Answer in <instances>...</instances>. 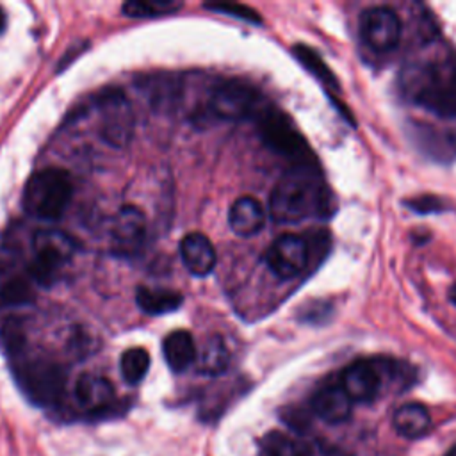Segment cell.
I'll list each match as a JSON object with an SVG mask.
<instances>
[{
    "instance_id": "cell-25",
    "label": "cell",
    "mask_w": 456,
    "mask_h": 456,
    "mask_svg": "<svg viewBox=\"0 0 456 456\" xmlns=\"http://www.w3.org/2000/svg\"><path fill=\"white\" fill-rule=\"evenodd\" d=\"M182 9V2L175 0H150V2H139L132 0L123 4L121 11L125 16L130 18H159L167 16Z\"/></svg>"
},
{
    "instance_id": "cell-3",
    "label": "cell",
    "mask_w": 456,
    "mask_h": 456,
    "mask_svg": "<svg viewBox=\"0 0 456 456\" xmlns=\"http://www.w3.org/2000/svg\"><path fill=\"white\" fill-rule=\"evenodd\" d=\"M73 196V182L61 167L36 171L23 189V208L32 217L57 221L66 212Z\"/></svg>"
},
{
    "instance_id": "cell-26",
    "label": "cell",
    "mask_w": 456,
    "mask_h": 456,
    "mask_svg": "<svg viewBox=\"0 0 456 456\" xmlns=\"http://www.w3.org/2000/svg\"><path fill=\"white\" fill-rule=\"evenodd\" d=\"M150 369V354L142 347H130L119 358V370L126 383H139Z\"/></svg>"
},
{
    "instance_id": "cell-12",
    "label": "cell",
    "mask_w": 456,
    "mask_h": 456,
    "mask_svg": "<svg viewBox=\"0 0 456 456\" xmlns=\"http://www.w3.org/2000/svg\"><path fill=\"white\" fill-rule=\"evenodd\" d=\"M351 401L369 403L381 388V374L369 360H358L347 365L342 372V385Z\"/></svg>"
},
{
    "instance_id": "cell-4",
    "label": "cell",
    "mask_w": 456,
    "mask_h": 456,
    "mask_svg": "<svg viewBox=\"0 0 456 456\" xmlns=\"http://www.w3.org/2000/svg\"><path fill=\"white\" fill-rule=\"evenodd\" d=\"M77 242L64 232L41 230L34 235L32 256L27 264V276L41 287H52L61 280L73 258Z\"/></svg>"
},
{
    "instance_id": "cell-6",
    "label": "cell",
    "mask_w": 456,
    "mask_h": 456,
    "mask_svg": "<svg viewBox=\"0 0 456 456\" xmlns=\"http://www.w3.org/2000/svg\"><path fill=\"white\" fill-rule=\"evenodd\" d=\"M14 376L23 394L39 406H53L62 399L66 372L52 360H21L14 365Z\"/></svg>"
},
{
    "instance_id": "cell-11",
    "label": "cell",
    "mask_w": 456,
    "mask_h": 456,
    "mask_svg": "<svg viewBox=\"0 0 456 456\" xmlns=\"http://www.w3.org/2000/svg\"><path fill=\"white\" fill-rule=\"evenodd\" d=\"M146 240V216L135 205H125L110 223L112 251L118 255L137 253Z\"/></svg>"
},
{
    "instance_id": "cell-7",
    "label": "cell",
    "mask_w": 456,
    "mask_h": 456,
    "mask_svg": "<svg viewBox=\"0 0 456 456\" xmlns=\"http://www.w3.org/2000/svg\"><path fill=\"white\" fill-rule=\"evenodd\" d=\"M260 110L258 91L242 80L230 78L223 80L210 91L200 116L203 119L212 118L221 121H239L258 114Z\"/></svg>"
},
{
    "instance_id": "cell-8",
    "label": "cell",
    "mask_w": 456,
    "mask_h": 456,
    "mask_svg": "<svg viewBox=\"0 0 456 456\" xmlns=\"http://www.w3.org/2000/svg\"><path fill=\"white\" fill-rule=\"evenodd\" d=\"M96 105L100 109L103 139L116 148L125 146L134 130V116L125 94L119 89H105L96 98Z\"/></svg>"
},
{
    "instance_id": "cell-9",
    "label": "cell",
    "mask_w": 456,
    "mask_h": 456,
    "mask_svg": "<svg viewBox=\"0 0 456 456\" xmlns=\"http://www.w3.org/2000/svg\"><path fill=\"white\" fill-rule=\"evenodd\" d=\"M360 36L374 52H390L399 43L401 20L390 7H369L360 16Z\"/></svg>"
},
{
    "instance_id": "cell-29",
    "label": "cell",
    "mask_w": 456,
    "mask_h": 456,
    "mask_svg": "<svg viewBox=\"0 0 456 456\" xmlns=\"http://www.w3.org/2000/svg\"><path fill=\"white\" fill-rule=\"evenodd\" d=\"M406 207H410L419 214H431V212L444 210V201L436 196H420L411 201H406Z\"/></svg>"
},
{
    "instance_id": "cell-23",
    "label": "cell",
    "mask_w": 456,
    "mask_h": 456,
    "mask_svg": "<svg viewBox=\"0 0 456 456\" xmlns=\"http://www.w3.org/2000/svg\"><path fill=\"white\" fill-rule=\"evenodd\" d=\"M264 456H312L308 444L283 433H269L262 444Z\"/></svg>"
},
{
    "instance_id": "cell-30",
    "label": "cell",
    "mask_w": 456,
    "mask_h": 456,
    "mask_svg": "<svg viewBox=\"0 0 456 456\" xmlns=\"http://www.w3.org/2000/svg\"><path fill=\"white\" fill-rule=\"evenodd\" d=\"M449 299H451L452 305H456V283L449 289Z\"/></svg>"
},
{
    "instance_id": "cell-17",
    "label": "cell",
    "mask_w": 456,
    "mask_h": 456,
    "mask_svg": "<svg viewBox=\"0 0 456 456\" xmlns=\"http://www.w3.org/2000/svg\"><path fill=\"white\" fill-rule=\"evenodd\" d=\"M265 223L264 207L251 196L235 200L228 210V224L233 233L240 237H251L262 230Z\"/></svg>"
},
{
    "instance_id": "cell-27",
    "label": "cell",
    "mask_w": 456,
    "mask_h": 456,
    "mask_svg": "<svg viewBox=\"0 0 456 456\" xmlns=\"http://www.w3.org/2000/svg\"><path fill=\"white\" fill-rule=\"evenodd\" d=\"M27 337L20 319L7 317L0 322V347L9 356H18L25 347Z\"/></svg>"
},
{
    "instance_id": "cell-21",
    "label": "cell",
    "mask_w": 456,
    "mask_h": 456,
    "mask_svg": "<svg viewBox=\"0 0 456 456\" xmlns=\"http://www.w3.org/2000/svg\"><path fill=\"white\" fill-rule=\"evenodd\" d=\"M228 363H230V353L223 338L217 335L208 337L196 356L198 370L207 376H219L228 369Z\"/></svg>"
},
{
    "instance_id": "cell-2",
    "label": "cell",
    "mask_w": 456,
    "mask_h": 456,
    "mask_svg": "<svg viewBox=\"0 0 456 456\" xmlns=\"http://www.w3.org/2000/svg\"><path fill=\"white\" fill-rule=\"evenodd\" d=\"M328 201V189L317 171L310 166H297L274 185L269 198V214L276 223H299L326 214Z\"/></svg>"
},
{
    "instance_id": "cell-18",
    "label": "cell",
    "mask_w": 456,
    "mask_h": 456,
    "mask_svg": "<svg viewBox=\"0 0 456 456\" xmlns=\"http://www.w3.org/2000/svg\"><path fill=\"white\" fill-rule=\"evenodd\" d=\"M162 353L166 363L175 372H183L185 369H189L198 356L194 338L185 330H176L166 335V338L162 340Z\"/></svg>"
},
{
    "instance_id": "cell-13",
    "label": "cell",
    "mask_w": 456,
    "mask_h": 456,
    "mask_svg": "<svg viewBox=\"0 0 456 456\" xmlns=\"http://www.w3.org/2000/svg\"><path fill=\"white\" fill-rule=\"evenodd\" d=\"M73 392L77 404L89 413H100L109 410L116 399L112 383L107 378L91 372H84L77 379Z\"/></svg>"
},
{
    "instance_id": "cell-20",
    "label": "cell",
    "mask_w": 456,
    "mask_h": 456,
    "mask_svg": "<svg viewBox=\"0 0 456 456\" xmlns=\"http://www.w3.org/2000/svg\"><path fill=\"white\" fill-rule=\"evenodd\" d=\"M182 294L171 289H150V287H139L135 290V303L137 306L150 314V315H162L175 312L182 306Z\"/></svg>"
},
{
    "instance_id": "cell-1",
    "label": "cell",
    "mask_w": 456,
    "mask_h": 456,
    "mask_svg": "<svg viewBox=\"0 0 456 456\" xmlns=\"http://www.w3.org/2000/svg\"><path fill=\"white\" fill-rule=\"evenodd\" d=\"M403 96L442 118H456V55L449 50L411 59L399 75Z\"/></svg>"
},
{
    "instance_id": "cell-22",
    "label": "cell",
    "mask_w": 456,
    "mask_h": 456,
    "mask_svg": "<svg viewBox=\"0 0 456 456\" xmlns=\"http://www.w3.org/2000/svg\"><path fill=\"white\" fill-rule=\"evenodd\" d=\"M34 299L32 280L28 276H9L0 285V310L28 305Z\"/></svg>"
},
{
    "instance_id": "cell-5",
    "label": "cell",
    "mask_w": 456,
    "mask_h": 456,
    "mask_svg": "<svg viewBox=\"0 0 456 456\" xmlns=\"http://www.w3.org/2000/svg\"><path fill=\"white\" fill-rule=\"evenodd\" d=\"M256 126L264 144L274 153L296 160L297 166L312 164V153L306 141L285 112L271 105L262 107L256 114Z\"/></svg>"
},
{
    "instance_id": "cell-24",
    "label": "cell",
    "mask_w": 456,
    "mask_h": 456,
    "mask_svg": "<svg viewBox=\"0 0 456 456\" xmlns=\"http://www.w3.org/2000/svg\"><path fill=\"white\" fill-rule=\"evenodd\" d=\"M296 59L328 89H338V82L335 78V75L331 73V69L326 66V62L321 59V55L312 50L306 45H296L292 48Z\"/></svg>"
},
{
    "instance_id": "cell-16",
    "label": "cell",
    "mask_w": 456,
    "mask_h": 456,
    "mask_svg": "<svg viewBox=\"0 0 456 456\" xmlns=\"http://www.w3.org/2000/svg\"><path fill=\"white\" fill-rule=\"evenodd\" d=\"M411 139L431 159L445 162L456 157V135L451 132L436 130L429 125L413 123Z\"/></svg>"
},
{
    "instance_id": "cell-19",
    "label": "cell",
    "mask_w": 456,
    "mask_h": 456,
    "mask_svg": "<svg viewBox=\"0 0 456 456\" xmlns=\"http://www.w3.org/2000/svg\"><path fill=\"white\" fill-rule=\"evenodd\" d=\"M394 429L404 438H420L431 428L429 411L419 403H406L399 406L392 419Z\"/></svg>"
},
{
    "instance_id": "cell-28",
    "label": "cell",
    "mask_w": 456,
    "mask_h": 456,
    "mask_svg": "<svg viewBox=\"0 0 456 456\" xmlns=\"http://www.w3.org/2000/svg\"><path fill=\"white\" fill-rule=\"evenodd\" d=\"M205 9L226 14V16H233L237 20L248 21V23H262V18L258 16V12L248 5L242 4H232V2H214V4H205Z\"/></svg>"
},
{
    "instance_id": "cell-10",
    "label": "cell",
    "mask_w": 456,
    "mask_h": 456,
    "mask_svg": "<svg viewBox=\"0 0 456 456\" xmlns=\"http://www.w3.org/2000/svg\"><path fill=\"white\" fill-rule=\"evenodd\" d=\"M265 264L281 280L301 274L308 264V244L301 235H280L265 253Z\"/></svg>"
},
{
    "instance_id": "cell-15",
    "label": "cell",
    "mask_w": 456,
    "mask_h": 456,
    "mask_svg": "<svg viewBox=\"0 0 456 456\" xmlns=\"http://www.w3.org/2000/svg\"><path fill=\"white\" fill-rule=\"evenodd\" d=\"M310 404L314 413L330 424H338L347 420L353 408L351 397L346 394L342 387H337V385H328L319 388L314 394Z\"/></svg>"
},
{
    "instance_id": "cell-31",
    "label": "cell",
    "mask_w": 456,
    "mask_h": 456,
    "mask_svg": "<svg viewBox=\"0 0 456 456\" xmlns=\"http://www.w3.org/2000/svg\"><path fill=\"white\" fill-rule=\"evenodd\" d=\"M447 456H456V445H454V447L449 451V454H447Z\"/></svg>"
},
{
    "instance_id": "cell-14",
    "label": "cell",
    "mask_w": 456,
    "mask_h": 456,
    "mask_svg": "<svg viewBox=\"0 0 456 456\" xmlns=\"http://www.w3.org/2000/svg\"><path fill=\"white\" fill-rule=\"evenodd\" d=\"M180 258L192 276H207L216 267V249L210 239L200 232L187 233L180 242Z\"/></svg>"
},
{
    "instance_id": "cell-32",
    "label": "cell",
    "mask_w": 456,
    "mask_h": 456,
    "mask_svg": "<svg viewBox=\"0 0 456 456\" xmlns=\"http://www.w3.org/2000/svg\"><path fill=\"white\" fill-rule=\"evenodd\" d=\"M2 27H4V14H2V11H0V30H2Z\"/></svg>"
}]
</instances>
